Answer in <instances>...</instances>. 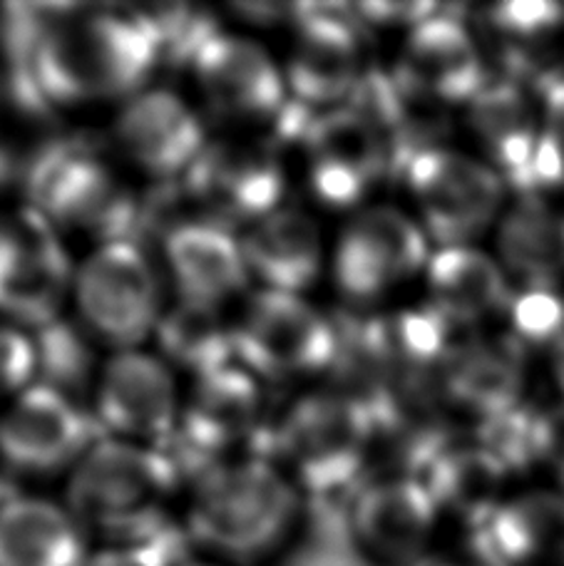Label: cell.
Here are the masks:
<instances>
[{"label": "cell", "mask_w": 564, "mask_h": 566, "mask_svg": "<svg viewBox=\"0 0 564 566\" xmlns=\"http://www.w3.org/2000/svg\"><path fill=\"white\" fill-rule=\"evenodd\" d=\"M159 38L143 18L97 13L55 20L30 48V83L58 107L127 103L147 90Z\"/></svg>", "instance_id": "1"}, {"label": "cell", "mask_w": 564, "mask_h": 566, "mask_svg": "<svg viewBox=\"0 0 564 566\" xmlns=\"http://www.w3.org/2000/svg\"><path fill=\"white\" fill-rule=\"evenodd\" d=\"M299 492L294 480L261 454L211 464L191 484L189 532L224 559H261L294 527Z\"/></svg>", "instance_id": "2"}, {"label": "cell", "mask_w": 564, "mask_h": 566, "mask_svg": "<svg viewBox=\"0 0 564 566\" xmlns=\"http://www.w3.org/2000/svg\"><path fill=\"white\" fill-rule=\"evenodd\" d=\"M179 472L159 448L100 438L67 480V510L115 547L155 544Z\"/></svg>", "instance_id": "3"}, {"label": "cell", "mask_w": 564, "mask_h": 566, "mask_svg": "<svg viewBox=\"0 0 564 566\" xmlns=\"http://www.w3.org/2000/svg\"><path fill=\"white\" fill-rule=\"evenodd\" d=\"M376 434V412L356 392H306L291 402L276 424V464L299 490L334 494L368 468Z\"/></svg>", "instance_id": "4"}, {"label": "cell", "mask_w": 564, "mask_h": 566, "mask_svg": "<svg viewBox=\"0 0 564 566\" xmlns=\"http://www.w3.org/2000/svg\"><path fill=\"white\" fill-rule=\"evenodd\" d=\"M237 363L259 380L311 378L338 360L341 336L301 293L257 289L234 318Z\"/></svg>", "instance_id": "5"}, {"label": "cell", "mask_w": 564, "mask_h": 566, "mask_svg": "<svg viewBox=\"0 0 564 566\" xmlns=\"http://www.w3.org/2000/svg\"><path fill=\"white\" fill-rule=\"evenodd\" d=\"M73 303L95 338L115 350L143 348L165 313L153 261L135 241H100L75 266Z\"/></svg>", "instance_id": "6"}, {"label": "cell", "mask_w": 564, "mask_h": 566, "mask_svg": "<svg viewBox=\"0 0 564 566\" xmlns=\"http://www.w3.org/2000/svg\"><path fill=\"white\" fill-rule=\"evenodd\" d=\"M406 187L418 224L438 249L470 244L505 201V181L488 161L438 145L410 157Z\"/></svg>", "instance_id": "7"}, {"label": "cell", "mask_w": 564, "mask_h": 566, "mask_svg": "<svg viewBox=\"0 0 564 566\" xmlns=\"http://www.w3.org/2000/svg\"><path fill=\"white\" fill-rule=\"evenodd\" d=\"M430 254V239L416 217L398 207L366 205L341 229L331 274L341 296L368 306L426 274Z\"/></svg>", "instance_id": "8"}, {"label": "cell", "mask_w": 564, "mask_h": 566, "mask_svg": "<svg viewBox=\"0 0 564 566\" xmlns=\"http://www.w3.org/2000/svg\"><path fill=\"white\" fill-rule=\"evenodd\" d=\"M301 145L311 195L331 209L366 207L393 157L388 135L356 105L316 113Z\"/></svg>", "instance_id": "9"}, {"label": "cell", "mask_w": 564, "mask_h": 566, "mask_svg": "<svg viewBox=\"0 0 564 566\" xmlns=\"http://www.w3.org/2000/svg\"><path fill=\"white\" fill-rule=\"evenodd\" d=\"M30 201L58 231L123 239L135 217L133 191L103 159L83 151H55L30 171Z\"/></svg>", "instance_id": "10"}, {"label": "cell", "mask_w": 564, "mask_h": 566, "mask_svg": "<svg viewBox=\"0 0 564 566\" xmlns=\"http://www.w3.org/2000/svg\"><path fill=\"white\" fill-rule=\"evenodd\" d=\"M75 266L60 231L30 207L0 219V313L25 326L55 321L73 296Z\"/></svg>", "instance_id": "11"}, {"label": "cell", "mask_w": 564, "mask_h": 566, "mask_svg": "<svg viewBox=\"0 0 564 566\" xmlns=\"http://www.w3.org/2000/svg\"><path fill=\"white\" fill-rule=\"evenodd\" d=\"M189 197L227 227H249L284 205V165L269 142L209 139L205 151L187 171Z\"/></svg>", "instance_id": "12"}, {"label": "cell", "mask_w": 564, "mask_h": 566, "mask_svg": "<svg viewBox=\"0 0 564 566\" xmlns=\"http://www.w3.org/2000/svg\"><path fill=\"white\" fill-rule=\"evenodd\" d=\"M182 402L177 373L157 353L115 350L100 370L95 412L109 438L159 448L177 434Z\"/></svg>", "instance_id": "13"}, {"label": "cell", "mask_w": 564, "mask_h": 566, "mask_svg": "<svg viewBox=\"0 0 564 566\" xmlns=\"http://www.w3.org/2000/svg\"><path fill=\"white\" fill-rule=\"evenodd\" d=\"M264 420L261 380L234 363L191 380L175 438H182L207 470L259 454L257 440L264 438Z\"/></svg>", "instance_id": "14"}, {"label": "cell", "mask_w": 564, "mask_h": 566, "mask_svg": "<svg viewBox=\"0 0 564 566\" xmlns=\"http://www.w3.org/2000/svg\"><path fill=\"white\" fill-rule=\"evenodd\" d=\"M390 77L403 95L426 107L470 105L488 85L478 40L462 20L440 13L408 30Z\"/></svg>", "instance_id": "15"}, {"label": "cell", "mask_w": 564, "mask_h": 566, "mask_svg": "<svg viewBox=\"0 0 564 566\" xmlns=\"http://www.w3.org/2000/svg\"><path fill=\"white\" fill-rule=\"evenodd\" d=\"M191 77L211 113L237 123H264L289 99L284 70L247 35L209 33L199 40Z\"/></svg>", "instance_id": "16"}, {"label": "cell", "mask_w": 564, "mask_h": 566, "mask_svg": "<svg viewBox=\"0 0 564 566\" xmlns=\"http://www.w3.org/2000/svg\"><path fill=\"white\" fill-rule=\"evenodd\" d=\"M95 442L93 422L53 386H30L0 416V458L25 474L73 472Z\"/></svg>", "instance_id": "17"}, {"label": "cell", "mask_w": 564, "mask_h": 566, "mask_svg": "<svg viewBox=\"0 0 564 566\" xmlns=\"http://www.w3.org/2000/svg\"><path fill=\"white\" fill-rule=\"evenodd\" d=\"M364 48L351 20L309 8L294 25L284 70L291 99L316 113L354 103L366 80Z\"/></svg>", "instance_id": "18"}, {"label": "cell", "mask_w": 564, "mask_h": 566, "mask_svg": "<svg viewBox=\"0 0 564 566\" xmlns=\"http://www.w3.org/2000/svg\"><path fill=\"white\" fill-rule=\"evenodd\" d=\"M113 139L119 155L153 179H185L209 142L195 109L163 87H147L119 105Z\"/></svg>", "instance_id": "19"}, {"label": "cell", "mask_w": 564, "mask_h": 566, "mask_svg": "<svg viewBox=\"0 0 564 566\" xmlns=\"http://www.w3.org/2000/svg\"><path fill=\"white\" fill-rule=\"evenodd\" d=\"M440 507L418 474H390L366 484L351 507L361 552L383 566H412L436 532Z\"/></svg>", "instance_id": "20"}, {"label": "cell", "mask_w": 564, "mask_h": 566, "mask_svg": "<svg viewBox=\"0 0 564 566\" xmlns=\"http://www.w3.org/2000/svg\"><path fill=\"white\" fill-rule=\"evenodd\" d=\"M165 264L177 298L224 308L249 286L239 237L217 221H182L165 237Z\"/></svg>", "instance_id": "21"}, {"label": "cell", "mask_w": 564, "mask_h": 566, "mask_svg": "<svg viewBox=\"0 0 564 566\" xmlns=\"http://www.w3.org/2000/svg\"><path fill=\"white\" fill-rule=\"evenodd\" d=\"M241 251L259 289L304 293L326 264L324 234L306 211L281 205L241 231Z\"/></svg>", "instance_id": "22"}, {"label": "cell", "mask_w": 564, "mask_h": 566, "mask_svg": "<svg viewBox=\"0 0 564 566\" xmlns=\"http://www.w3.org/2000/svg\"><path fill=\"white\" fill-rule=\"evenodd\" d=\"M468 127L485 161L520 197H537L535 157L542 129L530 99L512 80L488 83L468 105Z\"/></svg>", "instance_id": "23"}, {"label": "cell", "mask_w": 564, "mask_h": 566, "mask_svg": "<svg viewBox=\"0 0 564 566\" xmlns=\"http://www.w3.org/2000/svg\"><path fill=\"white\" fill-rule=\"evenodd\" d=\"M520 388V360L510 346L485 340L452 343L430 382L432 398L480 418L482 424L518 408Z\"/></svg>", "instance_id": "24"}, {"label": "cell", "mask_w": 564, "mask_h": 566, "mask_svg": "<svg viewBox=\"0 0 564 566\" xmlns=\"http://www.w3.org/2000/svg\"><path fill=\"white\" fill-rule=\"evenodd\" d=\"M428 306L452 328H468L510 308L508 271L472 244L432 249L426 266Z\"/></svg>", "instance_id": "25"}, {"label": "cell", "mask_w": 564, "mask_h": 566, "mask_svg": "<svg viewBox=\"0 0 564 566\" xmlns=\"http://www.w3.org/2000/svg\"><path fill=\"white\" fill-rule=\"evenodd\" d=\"M476 537L485 566L564 564V494L530 492L502 502Z\"/></svg>", "instance_id": "26"}, {"label": "cell", "mask_w": 564, "mask_h": 566, "mask_svg": "<svg viewBox=\"0 0 564 566\" xmlns=\"http://www.w3.org/2000/svg\"><path fill=\"white\" fill-rule=\"evenodd\" d=\"M85 534L73 512L38 497L0 507V566H83Z\"/></svg>", "instance_id": "27"}, {"label": "cell", "mask_w": 564, "mask_h": 566, "mask_svg": "<svg viewBox=\"0 0 564 566\" xmlns=\"http://www.w3.org/2000/svg\"><path fill=\"white\" fill-rule=\"evenodd\" d=\"M500 264L528 289H552L564 276V214L540 197H520L498 227Z\"/></svg>", "instance_id": "28"}, {"label": "cell", "mask_w": 564, "mask_h": 566, "mask_svg": "<svg viewBox=\"0 0 564 566\" xmlns=\"http://www.w3.org/2000/svg\"><path fill=\"white\" fill-rule=\"evenodd\" d=\"M508 478V468L485 444H450L440 448L422 470L432 500L442 510H450L478 527L500 507V488Z\"/></svg>", "instance_id": "29"}, {"label": "cell", "mask_w": 564, "mask_h": 566, "mask_svg": "<svg viewBox=\"0 0 564 566\" xmlns=\"http://www.w3.org/2000/svg\"><path fill=\"white\" fill-rule=\"evenodd\" d=\"M153 340L157 356L191 380L237 363L234 321L224 318V308L177 298L165 308Z\"/></svg>", "instance_id": "30"}, {"label": "cell", "mask_w": 564, "mask_h": 566, "mask_svg": "<svg viewBox=\"0 0 564 566\" xmlns=\"http://www.w3.org/2000/svg\"><path fill=\"white\" fill-rule=\"evenodd\" d=\"M510 321L520 340L540 348L564 343V301L552 289H528L510 303Z\"/></svg>", "instance_id": "31"}, {"label": "cell", "mask_w": 564, "mask_h": 566, "mask_svg": "<svg viewBox=\"0 0 564 566\" xmlns=\"http://www.w3.org/2000/svg\"><path fill=\"white\" fill-rule=\"evenodd\" d=\"M485 23L505 43H535L564 23V8L542 0H515L488 8Z\"/></svg>", "instance_id": "32"}, {"label": "cell", "mask_w": 564, "mask_h": 566, "mask_svg": "<svg viewBox=\"0 0 564 566\" xmlns=\"http://www.w3.org/2000/svg\"><path fill=\"white\" fill-rule=\"evenodd\" d=\"M38 350L23 331L0 323V400L18 398L33 386Z\"/></svg>", "instance_id": "33"}, {"label": "cell", "mask_w": 564, "mask_h": 566, "mask_svg": "<svg viewBox=\"0 0 564 566\" xmlns=\"http://www.w3.org/2000/svg\"><path fill=\"white\" fill-rule=\"evenodd\" d=\"M173 557H167L163 544H143V547H107L97 554H90L83 566H179Z\"/></svg>", "instance_id": "34"}, {"label": "cell", "mask_w": 564, "mask_h": 566, "mask_svg": "<svg viewBox=\"0 0 564 566\" xmlns=\"http://www.w3.org/2000/svg\"><path fill=\"white\" fill-rule=\"evenodd\" d=\"M540 103L545 115V135L555 142L564 165V75H545L540 80Z\"/></svg>", "instance_id": "35"}, {"label": "cell", "mask_w": 564, "mask_h": 566, "mask_svg": "<svg viewBox=\"0 0 564 566\" xmlns=\"http://www.w3.org/2000/svg\"><path fill=\"white\" fill-rule=\"evenodd\" d=\"M361 13L366 15V23L374 25H400V28H416L422 20H428L438 13L436 6H426V3H416V6H400V3H390V6H364Z\"/></svg>", "instance_id": "36"}, {"label": "cell", "mask_w": 564, "mask_h": 566, "mask_svg": "<svg viewBox=\"0 0 564 566\" xmlns=\"http://www.w3.org/2000/svg\"><path fill=\"white\" fill-rule=\"evenodd\" d=\"M545 460L555 464L564 482V408L545 416Z\"/></svg>", "instance_id": "37"}, {"label": "cell", "mask_w": 564, "mask_h": 566, "mask_svg": "<svg viewBox=\"0 0 564 566\" xmlns=\"http://www.w3.org/2000/svg\"><path fill=\"white\" fill-rule=\"evenodd\" d=\"M555 373H557V380L564 390V343L560 348H555Z\"/></svg>", "instance_id": "38"}, {"label": "cell", "mask_w": 564, "mask_h": 566, "mask_svg": "<svg viewBox=\"0 0 564 566\" xmlns=\"http://www.w3.org/2000/svg\"><path fill=\"white\" fill-rule=\"evenodd\" d=\"M179 566H224V564H217V562H182Z\"/></svg>", "instance_id": "39"}, {"label": "cell", "mask_w": 564, "mask_h": 566, "mask_svg": "<svg viewBox=\"0 0 564 566\" xmlns=\"http://www.w3.org/2000/svg\"><path fill=\"white\" fill-rule=\"evenodd\" d=\"M3 504H6V502H3V488H0V507H3Z\"/></svg>", "instance_id": "40"}, {"label": "cell", "mask_w": 564, "mask_h": 566, "mask_svg": "<svg viewBox=\"0 0 564 566\" xmlns=\"http://www.w3.org/2000/svg\"><path fill=\"white\" fill-rule=\"evenodd\" d=\"M436 566H458V564H436Z\"/></svg>", "instance_id": "41"}]
</instances>
